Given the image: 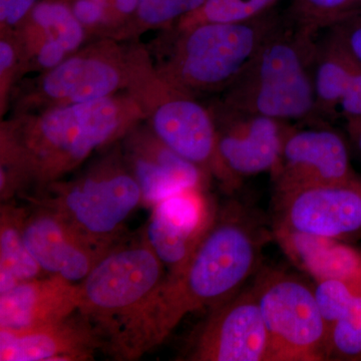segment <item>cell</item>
<instances>
[{
	"label": "cell",
	"instance_id": "obj_1",
	"mask_svg": "<svg viewBox=\"0 0 361 361\" xmlns=\"http://www.w3.org/2000/svg\"><path fill=\"white\" fill-rule=\"evenodd\" d=\"M256 221L239 204L216 212L186 262L166 274L111 355L137 360L163 343L187 314L217 307L236 295L257 269L267 237Z\"/></svg>",
	"mask_w": 361,
	"mask_h": 361
},
{
	"label": "cell",
	"instance_id": "obj_2",
	"mask_svg": "<svg viewBox=\"0 0 361 361\" xmlns=\"http://www.w3.org/2000/svg\"><path fill=\"white\" fill-rule=\"evenodd\" d=\"M145 121L127 90L87 103L16 111L0 127L1 203L30 190L37 196Z\"/></svg>",
	"mask_w": 361,
	"mask_h": 361
},
{
	"label": "cell",
	"instance_id": "obj_3",
	"mask_svg": "<svg viewBox=\"0 0 361 361\" xmlns=\"http://www.w3.org/2000/svg\"><path fill=\"white\" fill-rule=\"evenodd\" d=\"M283 18L274 11L238 23H204L166 30L167 51L155 63L159 75L198 97L225 92L243 73Z\"/></svg>",
	"mask_w": 361,
	"mask_h": 361
},
{
	"label": "cell",
	"instance_id": "obj_4",
	"mask_svg": "<svg viewBox=\"0 0 361 361\" xmlns=\"http://www.w3.org/2000/svg\"><path fill=\"white\" fill-rule=\"evenodd\" d=\"M314 37L282 20L225 90L223 103L283 122L315 116Z\"/></svg>",
	"mask_w": 361,
	"mask_h": 361
},
{
	"label": "cell",
	"instance_id": "obj_5",
	"mask_svg": "<svg viewBox=\"0 0 361 361\" xmlns=\"http://www.w3.org/2000/svg\"><path fill=\"white\" fill-rule=\"evenodd\" d=\"M128 66L126 90L141 106L149 129L207 176L217 177V130L210 109L164 80L148 49L139 42L128 44Z\"/></svg>",
	"mask_w": 361,
	"mask_h": 361
},
{
	"label": "cell",
	"instance_id": "obj_6",
	"mask_svg": "<svg viewBox=\"0 0 361 361\" xmlns=\"http://www.w3.org/2000/svg\"><path fill=\"white\" fill-rule=\"evenodd\" d=\"M54 211L78 233L99 243L122 242L123 224L142 203L141 188L120 149L71 180H59L28 197Z\"/></svg>",
	"mask_w": 361,
	"mask_h": 361
},
{
	"label": "cell",
	"instance_id": "obj_7",
	"mask_svg": "<svg viewBox=\"0 0 361 361\" xmlns=\"http://www.w3.org/2000/svg\"><path fill=\"white\" fill-rule=\"evenodd\" d=\"M167 274L144 235L122 242L80 282L78 312L89 318L111 353L128 325Z\"/></svg>",
	"mask_w": 361,
	"mask_h": 361
},
{
	"label": "cell",
	"instance_id": "obj_8",
	"mask_svg": "<svg viewBox=\"0 0 361 361\" xmlns=\"http://www.w3.org/2000/svg\"><path fill=\"white\" fill-rule=\"evenodd\" d=\"M268 334V361L324 360L329 330L314 291L282 271H267L253 287Z\"/></svg>",
	"mask_w": 361,
	"mask_h": 361
},
{
	"label": "cell",
	"instance_id": "obj_9",
	"mask_svg": "<svg viewBox=\"0 0 361 361\" xmlns=\"http://www.w3.org/2000/svg\"><path fill=\"white\" fill-rule=\"evenodd\" d=\"M103 37L44 71L16 99V111L97 101L127 90L128 44Z\"/></svg>",
	"mask_w": 361,
	"mask_h": 361
},
{
	"label": "cell",
	"instance_id": "obj_10",
	"mask_svg": "<svg viewBox=\"0 0 361 361\" xmlns=\"http://www.w3.org/2000/svg\"><path fill=\"white\" fill-rule=\"evenodd\" d=\"M217 130L218 176L228 187L260 173L272 172L290 126L219 102L210 108Z\"/></svg>",
	"mask_w": 361,
	"mask_h": 361
},
{
	"label": "cell",
	"instance_id": "obj_11",
	"mask_svg": "<svg viewBox=\"0 0 361 361\" xmlns=\"http://www.w3.org/2000/svg\"><path fill=\"white\" fill-rule=\"evenodd\" d=\"M275 227L339 239L361 229V182L356 178L275 195Z\"/></svg>",
	"mask_w": 361,
	"mask_h": 361
},
{
	"label": "cell",
	"instance_id": "obj_12",
	"mask_svg": "<svg viewBox=\"0 0 361 361\" xmlns=\"http://www.w3.org/2000/svg\"><path fill=\"white\" fill-rule=\"evenodd\" d=\"M190 361H268V334L254 289L213 308L188 349Z\"/></svg>",
	"mask_w": 361,
	"mask_h": 361
},
{
	"label": "cell",
	"instance_id": "obj_13",
	"mask_svg": "<svg viewBox=\"0 0 361 361\" xmlns=\"http://www.w3.org/2000/svg\"><path fill=\"white\" fill-rule=\"evenodd\" d=\"M32 206L26 217L23 235L28 250L47 274L58 275L71 282L82 281L120 244L92 241L54 211Z\"/></svg>",
	"mask_w": 361,
	"mask_h": 361
},
{
	"label": "cell",
	"instance_id": "obj_14",
	"mask_svg": "<svg viewBox=\"0 0 361 361\" xmlns=\"http://www.w3.org/2000/svg\"><path fill=\"white\" fill-rule=\"evenodd\" d=\"M271 174L276 193L355 178L345 142L338 133L322 128H291Z\"/></svg>",
	"mask_w": 361,
	"mask_h": 361
},
{
	"label": "cell",
	"instance_id": "obj_15",
	"mask_svg": "<svg viewBox=\"0 0 361 361\" xmlns=\"http://www.w3.org/2000/svg\"><path fill=\"white\" fill-rule=\"evenodd\" d=\"M123 141V158L141 188L142 203L154 207L180 192L205 186V173L166 146L149 126L140 123Z\"/></svg>",
	"mask_w": 361,
	"mask_h": 361
},
{
	"label": "cell",
	"instance_id": "obj_16",
	"mask_svg": "<svg viewBox=\"0 0 361 361\" xmlns=\"http://www.w3.org/2000/svg\"><path fill=\"white\" fill-rule=\"evenodd\" d=\"M153 208L144 236L167 273L174 272L196 248L216 212L202 190L180 192Z\"/></svg>",
	"mask_w": 361,
	"mask_h": 361
},
{
	"label": "cell",
	"instance_id": "obj_17",
	"mask_svg": "<svg viewBox=\"0 0 361 361\" xmlns=\"http://www.w3.org/2000/svg\"><path fill=\"white\" fill-rule=\"evenodd\" d=\"M101 334L82 313L63 322L26 330L0 329L1 361H85L104 349Z\"/></svg>",
	"mask_w": 361,
	"mask_h": 361
},
{
	"label": "cell",
	"instance_id": "obj_18",
	"mask_svg": "<svg viewBox=\"0 0 361 361\" xmlns=\"http://www.w3.org/2000/svg\"><path fill=\"white\" fill-rule=\"evenodd\" d=\"M82 303L80 283L58 275L21 282L0 294V329L26 331L75 314Z\"/></svg>",
	"mask_w": 361,
	"mask_h": 361
},
{
	"label": "cell",
	"instance_id": "obj_19",
	"mask_svg": "<svg viewBox=\"0 0 361 361\" xmlns=\"http://www.w3.org/2000/svg\"><path fill=\"white\" fill-rule=\"evenodd\" d=\"M275 236L287 256L316 282L339 279L361 284V255L336 239L312 236L275 227Z\"/></svg>",
	"mask_w": 361,
	"mask_h": 361
},
{
	"label": "cell",
	"instance_id": "obj_20",
	"mask_svg": "<svg viewBox=\"0 0 361 361\" xmlns=\"http://www.w3.org/2000/svg\"><path fill=\"white\" fill-rule=\"evenodd\" d=\"M360 66L336 30L329 28L326 37L316 44L313 56L315 116L334 113Z\"/></svg>",
	"mask_w": 361,
	"mask_h": 361
},
{
	"label": "cell",
	"instance_id": "obj_21",
	"mask_svg": "<svg viewBox=\"0 0 361 361\" xmlns=\"http://www.w3.org/2000/svg\"><path fill=\"white\" fill-rule=\"evenodd\" d=\"M30 209L2 203L0 208V294L47 273L26 246L23 229Z\"/></svg>",
	"mask_w": 361,
	"mask_h": 361
},
{
	"label": "cell",
	"instance_id": "obj_22",
	"mask_svg": "<svg viewBox=\"0 0 361 361\" xmlns=\"http://www.w3.org/2000/svg\"><path fill=\"white\" fill-rule=\"evenodd\" d=\"M360 13L361 0H291L288 21L315 35Z\"/></svg>",
	"mask_w": 361,
	"mask_h": 361
},
{
	"label": "cell",
	"instance_id": "obj_23",
	"mask_svg": "<svg viewBox=\"0 0 361 361\" xmlns=\"http://www.w3.org/2000/svg\"><path fill=\"white\" fill-rule=\"evenodd\" d=\"M206 0H140L134 18L116 35V40L134 39L149 30H169Z\"/></svg>",
	"mask_w": 361,
	"mask_h": 361
},
{
	"label": "cell",
	"instance_id": "obj_24",
	"mask_svg": "<svg viewBox=\"0 0 361 361\" xmlns=\"http://www.w3.org/2000/svg\"><path fill=\"white\" fill-rule=\"evenodd\" d=\"M279 0H206L169 30H183L204 23H238L257 18Z\"/></svg>",
	"mask_w": 361,
	"mask_h": 361
},
{
	"label": "cell",
	"instance_id": "obj_25",
	"mask_svg": "<svg viewBox=\"0 0 361 361\" xmlns=\"http://www.w3.org/2000/svg\"><path fill=\"white\" fill-rule=\"evenodd\" d=\"M327 355L341 357L361 355V289L351 301L345 314L330 329Z\"/></svg>",
	"mask_w": 361,
	"mask_h": 361
},
{
	"label": "cell",
	"instance_id": "obj_26",
	"mask_svg": "<svg viewBox=\"0 0 361 361\" xmlns=\"http://www.w3.org/2000/svg\"><path fill=\"white\" fill-rule=\"evenodd\" d=\"M361 289V284L350 283L339 279L317 281L313 289L316 303L319 308L327 330L345 314L351 301Z\"/></svg>",
	"mask_w": 361,
	"mask_h": 361
},
{
	"label": "cell",
	"instance_id": "obj_27",
	"mask_svg": "<svg viewBox=\"0 0 361 361\" xmlns=\"http://www.w3.org/2000/svg\"><path fill=\"white\" fill-rule=\"evenodd\" d=\"M20 77V51L14 33L1 35L0 39V109L4 116L13 85Z\"/></svg>",
	"mask_w": 361,
	"mask_h": 361
},
{
	"label": "cell",
	"instance_id": "obj_28",
	"mask_svg": "<svg viewBox=\"0 0 361 361\" xmlns=\"http://www.w3.org/2000/svg\"><path fill=\"white\" fill-rule=\"evenodd\" d=\"M77 20L87 30L106 32L108 25V8L92 0H68Z\"/></svg>",
	"mask_w": 361,
	"mask_h": 361
},
{
	"label": "cell",
	"instance_id": "obj_29",
	"mask_svg": "<svg viewBox=\"0 0 361 361\" xmlns=\"http://www.w3.org/2000/svg\"><path fill=\"white\" fill-rule=\"evenodd\" d=\"M37 1L39 0H0L1 35L16 32Z\"/></svg>",
	"mask_w": 361,
	"mask_h": 361
},
{
	"label": "cell",
	"instance_id": "obj_30",
	"mask_svg": "<svg viewBox=\"0 0 361 361\" xmlns=\"http://www.w3.org/2000/svg\"><path fill=\"white\" fill-rule=\"evenodd\" d=\"M139 4L140 0H111L106 32L110 33L108 37L115 39L123 26L134 18Z\"/></svg>",
	"mask_w": 361,
	"mask_h": 361
},
{
	"label": "cell",
	"instance_id": "obj_31",
	"mask_svg": "<svg viewBox=\"0 0 361 361\" xmlns=\"http://www.w3.org/2000/svg\"><path fill=\"white\" fill-rule=\"evenodd\" d=\"M338 108L348 122L361 118V66L351 78Z\"/></svg>",
	"mask_w": 361,
	"mask_h": 361
},
{
	"label": "cell",
	"instance_id": "obj_32",
	"mask_svg": "<svg viewBox=\"0 0 361 361\" xmlns=\"http://www.w3.org/2000/svg\"><path fill=\"white\" fill-rule=\"evenodd\" d=\"M339 37L361 66V13L334 26Z\"/></svg>",
	"mask_w": 361,
	"mask_h": 361
},
{
	"label": "cell",
	"instance_id": "obj_33",
	"mask_svg": "<svg viewBox=\"0 0 361 361\" xmlns=\"http://www.w3.org/2000/svg\"><path fill=\"white\" fill-rule=\"evenodd\" d=\"M348 126L351 137H353L358 151L361 154V118L360 120L349 121Z\"/></svg>",
	"mask_w": 361,
	"mask_h": 361
},
{
	"label": "cell",
	"instance_id": "obj_34",
	"mask_svg": "<svg viewBox=\"0 0 361 361\" xmlns=\"http://www.w3.org/2000/svg\"><path fill=\"white\" fill-rule=\"evenodd\" d=\"M92 1L97 2V4H101V6H103L108 9L111 4V0H92Z\"/></svg>",
	"mask_w": 361,
	"mask_h": 361
}]
</instances>
